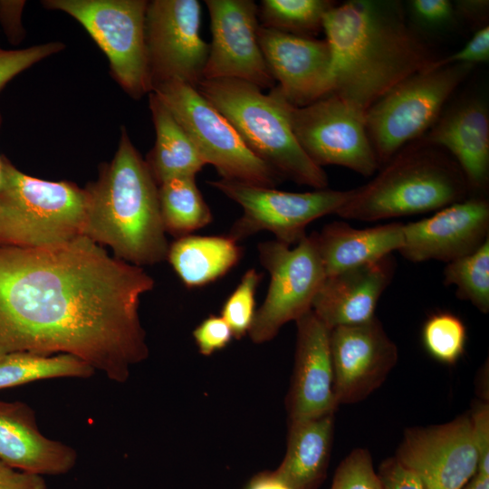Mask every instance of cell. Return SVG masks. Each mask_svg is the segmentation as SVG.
<instances>
[{
	"instance_id": "24",
	"label": "cell",
	"mask_w": 489,
	"mask_h": 489,
	"mask_svg": "<svg viewBox=\"0 0 489 489\" xmlns=\"http://www.w3.org/2000/svg\"><path fill=\"white\" fill-rule=\"evenodd\" d=\"M288 422L286 452L273 472L292 489H318L327 475L334 414Z\"/></svg>"
},
{
	"instance_id": "45",
	"label": "cell",
	"mask_w": 489,
	"mask_h": 489,
	"mask_svg": "<svg viewBox=\"0 0 489 489\" xmlns=\"http://www.w3.org/2000/svg\"><path fill=\"white\" fill-rule=\"evenodd\" d=\"M1 124H2V116L0 114V127H1ZM0 177H1V156H0Z\"/></svg>"
},
{
	"instance_id": "40",
	"label": "cell",
	"mask_w": 489,
	"mask_h": 489,
	"mask_svg": "<svg viewBox=\"0 0 489 489\" xmlns=\"http://www.w3.org/2000/svg\"><path fill=\"white\" fill-rule=\"evenodd\" d=\"M0 489H47L42 475L15 469L0 461Z\"/></svg>"
},
{
	"instance_id": "3",
	"label": "cell",
	"mask_w": 489,
	"mask_h": 489,
	"mask_svg": "<svg viewBox=\"0 0 489 489\" xmlns=\"http://www.w3.org/2000/svg\"><path fill=\"white\" fill-rule=\"evenodd\" d=\"M83 235L110 247L115 257L142 267L167 259L158 186L122 128L117 151L88 186Z\"/></svg>"
},
{
	"instance_id": "39",
	"label": "cell",
	"mask_w": 489,
	"mask_h": 489,
	"mask_svg": "<svg viewBox=\"0 0 489 489\" xmlns=\"http://www.w3.org/2000/svg\"><path fill=\"white\" fill-rule=\"evenodd\" d=\"M409 5L414 15L427 25L449 23L455 14V7L448 0H413Z\"/></svg>"
},
{
	"instance_id": "21",
	"label": "cell",
	"mask_w": 489,
	"mask_h": 489,
	"mask_svg": "<svg viewBox=\"0 0 489 489\" xmlns=\"http://www.w3.org/2000/svg\"><path fill=\"white\" fill-rule=\"evenodd\" d=\"M395 271L396 261L388 254L328 276L313 300L312 310L330 330L366 322L376 316L379 300Z\"/></svg>"
},
{
	"instance_id": "14",
	"label": "cell",
	"mask_w": 489,
	"mask_h": 489,
	"mask_svg": "<svg viewBox=\"0 0 489 489\" xmlns=\"http://www.w3.org/2000/svg\"><path fill=\"white\" fill-rule=\"evenodd\" d=\"M212 42L203 80L235 79L258 88L276 84L257 39L258 5L253 0H206Z\"/></svg>"
},
{
	"instance_id": "10",
	"label": "cell",
	"mask_w": 489,
	"mask_h": 489,
	"mask_svg": "<svg viewBox=\"0 0 489 489\" xmlns=\"http://www.w3.org/2000/svg\"><path fill=\"white\" fill-rule=\"evenodd\" d=\"M257 250L261 264L270 274L265 299L248 331L251 340L260 344L273 340L285 323L312 310L326 273L313 233L293 248L271 240L259 243Z\"/></svg>"
},
{
	"instance_id": "11",
	"label": "cell",
	"mask_w": 489,
	"mask_h": 489,
	"mask_svg": "<svg viewBox=\"0 0 489 489\" xmlns=\"http://www.w3.org/2000/svg\"><path fill=\"white\" fill-rule=\"evenodd\" d=\"M243 209L228 235L236 242L262 231L273 233L277 241L291 246L305 235L312 221L332 214L352 195L350 190L315 189L296 193L234 180L207 182Z\"/></svg>"
},
{
	"instance_id": "27",
	"label": "cell",
	"mask_w": 489,
	"mask_h": 489,
	"mask_svg": "<svg viewBox=\"0 0 489 489\" xmlns=\"http://www.w3.org/2000/svg\"><path fill=\"white\" fill-rule=\"evenodd\" d=\"M94 373L90 365L69 354L0 353V390L51 379H86Z\"/></svg>"
},
{
	"instance_id": "2",
	"label": "cell",
	"mask_w": 489,
	"mask_h": 489,
	"mask_svg": "<svg viewBox=\"0 0 489 489\" xmlns=\"http://www.w3.org/2000/svg\"><path fill=\"white\" fill-rule=\"evenodd\" d=\"M322 30L332 56V91L365 115L397 84L437 58L407 24L397 1L335 5Z\"/></svg>"
},
{
	"instance_id": "7",
	"label": "cell",
	"mask_w": 489,
	"mask_h": 489,
	"mask_svg": "<svg viewBox=\"0 0 489 489\" xmlns=\"http://www.w3.org/2000/svg\"><path fill=\"white\" fill-rule=\"evenodd\" d=\"M473 68L462 63L429 66L397 84L369 108L366 129L379 168L430 129Z\"/></svg>"
},
{
	"instance_id": "44",
	"label": "cell",
	"mask_w": 489,
	"mask_h": 489,
	"mask_svg": "<svg viewBox=\"0 0 489 489\" xmlns=\"http://www.w3.org/2000/svg\"><path fill=\"white\" fill-rule=\"evenodd\" d=\"M462 489H489V476L475 475Z\"/></svg>"
},
{
	"instance_id": "30",
	"label": "cell",
	"mask_w": 489,
	"mask_h": 489,
	"mask_svg": "<svg viewBox=\"0 0 489 489\" xmlns=\"http://www.w3.org/2000/svg\"><path fill=\"white\" fill-rule=\"evenodd\" d=\"M444 283L483 313L489 312V238L474 253L446 264Z\"/></svg>"
},
{
	"instance_id": "29",
	"label": "cell",
	"mask_w": 489,
	"mask_h": 489,
	"mask_svg": "<svg viewBox=\"0 0 489 489\" xmlns=\"http://www.w3.org/2000/svg\"><path fill=\"white\" fill-rule=\"evenodd\" d=\"M335 5L330 0H263L258 19L266 28L313 37L322 30L324 15Z\"/></svg>"
},
{
	"instance_id": "35",
	"label": "cell",
	"mask_w": 489,
	"mask_h": 489,
	"mask_svg": "<svg viewBox=\"0 0 489 489\" xmlns=\"http://www.w3.org/2000/svg\"><path fill=\"white\" fill-rule=\"evenodd\" d=\"M193 338L198 351L204 356H210L225 348L234 335L221 316L209 315L195 328Z\"/></svg>"
},
{
	"instance_id": "43",
	"label": "cell",
	"mask_w": 489,
	"mask_h": 489,
	"mask_svg": "<svg viewBox=\"0 0 489 489\" xmlns=\"http://www.w3.org/2000/svg\"><path fill=\"white\" fill-rule=\"evenodd\" d=\"M456 6L457 11L470 20L484 19L485 14L488 13V1H460L457 2Z\"/></svg>"
},
{
	"instance_id": "34",
	"label": "cell",
	"mask_w": 489,
	"mask_h": 489,
	"mask_svg": "<svg viewBox=\"0 0 489 489\" xmlns=\"http://www.w3.org/2000/svg\"><path fill=\"white\" fill-rule=\"evenodd\" d=\"M62 49L63 44L60 42L13 50L0 46V91L19 73Z\"/></svg>"
},
{
	"instance_id": "25",
	"label": "cell",
	"mask_w": 489,
	"mask_h": 489,
	"mask_svg": "<svg viewBox=\"0 0 489 489\" xmlns=\"http://www.w3.org/2000/svg\"><path fill=\"white\" fill-rule=\"evenodd\" d=\"M149 102L156 139L145 161L157 185L173 178L196 177L206 163L190 137L152 91Z\"/></svg>"
},
{
	"instance_id": "32",
	"label": "cell",
	"mask_w": 489,
	"mask_h": 489,
	"mask_svg": "<svg viewBox=\"0 0 489 489\" xmlns=\"http://www.w3.org/2000/svg\"><path fill=\"white\" fill-rule=\"evenodd\" d=\"M263 274L250 268L243 274L240 283L225 300L221 317L232 330L235 339L248 333L256 312L255 293Z\"/></svg>"
},
{
	"instance_id": "4",
	"label": "cell",
	"mask_w": 489,
	"mask_h": 489,
	"mask_svg": "<svg viewBox=\"0 0 489 489\" xmlns=\"http://www.w3.org/2000/svg\"><path fill=\"white\" fill-rule=\"evenodd\" d=\"M468 192L453 158L418 139L398 152L373 179L353 188L336 214L360 221L408 216L465 200Z\"/></svg>"
},
{
	"instance_id": "16",
	"label": "cell",
	"mask_w": 489,
	"mask_h": 489,
	"mask_svg": "<svg viewBox=\"0 0 489 489\" xmlns=\"http://www.w3.org/2000/svg\"><path fill=\"white\" fill-rule=\"evenodd\" d=\"M330 349L339 406L369 397L384 383L398 359L396 343L377 316L331 329Z\"/></svg>"
},
{
	"instance_id": "37",
	"label": "cell",
	"mask_w": 489,
	"mask_h": 489,
	"mask_svg": "<svg viewBox=\"0 0 489 489\" xmlns=\"http://www.w3.org/2000/svg\"><path fill=\"white\" fill-rule=\"evenodd\" d=\"M475 444L478 453L476 474L489 476V405L477 402L469 413Z\"/></svg>"
},
{
	"instance_id": "42",
	"label": "cell",
	"mask_w": 489,
	"mask_h": 489,
	"mask_svg": "<svg viewBox=\"0 0 489 489\" xmlns=\"http://www.w3.org/2000/svg\"><path fill=\"white\" fill-rule=\"evenodd\" d=\"M244 489H292L273 471H262L252 476Z\"/></svg>"
},
{
	"instance_id": "36",
	"label": "cell",
	"mask_w": 489,
	"mask_h": 489,
	"mask_svg": "<svg viewBox=\"0 0 489 489\" xmlns=\"http://www.w3.org/2000/svg\"><path fill=\"white\" fill-rule=\"evenodd\" d=\"M489 60V26H481L470 40L453 54L436 59L431 67H440L448 64L462 63L475 66L477 63L487 62Z\"/></svg>"
},
{
	"instance_id": "31",
	"label": "cell",
	"mask_w": 489,
	"mask_h": 489,
	"mask_svg": "<svg viewBox=\"0 0 489 489\" xmlns=\"http://www.w3.org/2000/svg\"><path fill=\"white\" fill-rule=\"evenodd\" d=\"M422 340L434 359L454 364L465 351L466 329L458 316L449 312H436L423 326Z\"/></svg>"
},
{
	"instance_id": "8",
	"label": "cell",
	"mask_w": 489,
	"mask_h": 489,
	"mask_svg": "<svg viewBox=\"0 0 489 489\" xmlns=\"http://www.w3.org/2000/svg\"><path fill=\"white\" fill-rule=\"evenodd\" d=\"M168 108L197 149L206 165L222 179L274 187L283 178L244 143L232 124L197 90L178 80L156 85Z\"/></svg>"
},
{
	"instance_id": "19",
	"label": "cell",
	"mask_w": 489,
	"mask_h": 489,
	"mask_svg": "<svg viewBox=\"0 0 489 489\" xmlns=\"http://www.w3.org/2000/svg\"><path fill=\"white\" fill-rule=\"evenodd\" d=\"M295 322L294 367L285 401L288 421L334 414L339 404L334 393L331 330L312 310Z\"/></svg>"
},
{
	"instance_id": "9",
	"label": "cell",
	"mask_w": 489,
	"mask_h": 489,
	"mask_svg": "<svg viewBox=\"0 0 489 489\" xmlns=\"http://www.w3.org/2000/svg\"><path fill=\"white\" fill-rule=\"evenodd\" d=\"M149 1L47 0L73 17L107 55L112 76L133 99L152 91L145 36Z\"/></svg>"
},
{
	"instance_id": "38",
	"label": "cell",
	"mask_w": 489,
	"mask_h": 489,
	"mask_svg": "<svg viewBox=\"0 0 489 489\" xmlns=\"http://www.w3.org/2000/svg\"><path fill=\"white\" fill-rule=\"evenodd\" d=\"M382 489H425L421 480L396 456L384 460L377 472Z\"/></svg>"
},
{
	"instance_id": "41",
	"label": "cell",
	"mask_w": 489,
	"mask_h": 489,
	"mask_svg": "<svg viewBox=\"0 0 489 489\" xmlns=\"http://www.w3.org/2000/svg\"><path fill=\"white\" fill-rule=\"evenodd\" d=\"M24 1H0V24L9 41L19 43L24 34L21 24V13Z\"/></svg>"
},
{
	"instance_id": "5",
	"label": "cell",
	"mask_w": 489,
	"mask_h": 489,
	"mask_svg": "<svg viewBox=\"0 0 489 489\" xmlns=\"http://www.w3.org/2000/svg\"><path fill=\"white\" fill-rule=\"evenodd\" d=\"M234 127L245 146L283 179L327 188L324 169L303 151L291 128L284 100L235 79L203 80L196 88Z\"/></svg>"
},
{
	"instance_id": "23",
	"label": "cell",
	"mask_w": 489,
	"mask_h": 489,
	"mask_svg": "<svg viewBox=\"0 0 489 489\" xmlns=\"http://www.w3.org/2000/svg\"><path fill=\"white\" fill-rule=\"evenodd\" d=\"M313 235L326 277L376 262L399 251L404 244L400 223L355 228L334 221Z\"/></svg>"
},
{
	"instance_id": "26",
	"label": "cell",
	"mask_w": 489,
	"mask_h": 489,
	"mask_svg": "<svg viewBox=\"0 0 489 489\" xmlns=\"http://www.w3.org/2000/svg\"><path fill=\"white\" fill-rule=\"evenodd\" d=\"M238 242L227 235L178 237L168 246L167 259L181 282L188 288L216 281L241 259Z\"/></svg>"
},
{
	"instance_id": "12",
	"label": "cell",
	"mask_w": 489,
	"mask_h": 489,
	"mask_svg": "<svg viewBox=\"0 0 489 489\" xmlns=\"http://www.w3.org/2000/svg\"><path fill=\"white\" fill-rule=\"evenodd\" d=\"M284 107L298 143L317 166H340L364 177L379 168L365 115L338 95L331 93L304 107L284 100Z\"/></svg>"
},
{
	"instance_id": "15",
	"label": "cell",
	"mask_w": 489,
	"mask_h": 489,
	"mask_svg": "<svg viewBox=\"0 0 489 489\" xmlns=\"http://www.w3.org/2000/svg\"><path fill=\"white\" fill-rule=\"evenodd\" d=\"M395 456L425 489H462L478 465L469 413L441 425L408 427Z\"/></svg>"
},
{
	"instance_id": "33",
	"label": "cell",
	"mask_w": 489,
	"mask_h": 489,
	"mask_svg": "<svg viewBox=\"0 0 489 489\" xmlns=\"http://www.w3.org/2000/svg\"><path fill=\"white\" fill-rule=\"evenodd\" d=\"M330 489H382L369 451L353 449L336 468Z\"/></svg>"
},
{
	"instance_id": "22",
	"label": "cell",
	"mask_w": 489,
	"mask_h": 489,
	"mask_svg": "<svg viewBox=\"0 0 489 489\" xmlns=\"http://www.w3.org/2000/svg\"><path fill=\"white\" fill-rule=\"evenodd\" d=\"M76 450L45 436L34 409L21 401L0 400V461L39 475H60L76 465Z\"/></svg>"
},
{
	"instance_id": "18",
	"label": "cell",
	"mask_w": 489,
	"mask_h": 489,
	"mask_svg": "<svg viewBox=\"0 0 489 489\" xmlns=\"http://www.w3.org/2000/svg\"><path fill=\"white\" fill-rule=\"evenodd\" d=\"M403 235L398 252L405 259L447 264L474 253L489 238V202L472 197L454 203L432 216L403 224Z\"/></svg>"
},
{
	"instance_id": "28",
	"label": "cell",
	"mask_w": 489,
	"mask_h": 489,
	"mask_svg": "<svg viewBox=\"0 0 489 489\" xmlns=\"http://www.w3.org/2000/svg\"><path fill=\"white\" fill-rule=\"evenodd\" d=\"M158 201L166 232L177 238L205 227L213 220L196 177L173 178L160 184Z\"/></svg>"
},
{
	"instance_id": "20",
	"label": "cell",
	"mask_w": 489,
	"mask_h": 489,
	"mask_svg": "<svg viewBox=\"0 0 489 489\" xmlns=\"http://www.w3.org/2000/svg\"><path fill=\"white\" fill-rule=\"evenodd\" d=\"M450 153L474 197H484L489 181V113L484 101L467 99L441 114L420 139Z\"/></svg>"
},
{
	"instance_id": "6",
	"label": "cell",
	"mask_w": 489,
	"mask_h": 489,
	"mask_svg": "<svg viewBox=\"0 0 489 489\" xmlns=\"http://www.w3.org/2000/svg\"><path fill=\"white\" fill-rule=\"evenodd\" d=\"M88 205L86 188L29 176L1 156L0 245L40 247L82 236Z\"/></svg>"
},
{
	"instance_id": "17",
	"label": "cell",
	"mask_w": 489,
	"mask_h": 489,
	"mask_svg": "<svg viewBox=\"0 0 489 489\" xmlns=\"http://www.w3.org/2000/svg\"><path fill=\"white\" fill-rule=\"evenodd\" d=\"M257 39L277 92L291 105L307 106L332 91L328 42L259 25Z\"/></svg>"
},
{
	"instance_id": "1",
	"label": "cell",
	"mask_w": 489,
	"mask_h": 489,
	"mask_svg": "<svg viewBox=\"0 0 489 489\" xmlns=\"http://www.w3.org/2000/svg\"><path fill=\"white\" fill-rule=\"evenodd\" d=\"M154 280L86 236L0 245V353L79 358L125 382L149 356L139 305Z\"/></svg>"
},
{
	"instance_id": "13",
	"label": "cell",
	"mask_w": 489,
	"mask_h": 489,
	"mask_svg": "<svg viewBox=\"0 0 489 489\" xmlns=\"http://www.w3.org/2000/svg\"><path fill=\"white\" fill-rule=\"evenodd\" d=\"M200 24L197 0L148 3L145 36L152 89L170 80L197 88L203 81L209 44L200 36Z\"/></svg>"
}]
</instances>
